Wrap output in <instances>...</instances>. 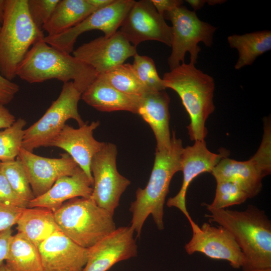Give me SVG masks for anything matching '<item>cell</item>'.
<instances>
[{"instance_id":"1","label":"cell","mask_w":271,"mask_h":271,"mask_svg":"<svg viewBox=\"0 0 271 271\" xmlns=\"http://www.w3.org/2000/svg\"><path fill=\"white\" fill-rule=\"evenodd\" d=\"M204 205L209 212L205 216L227 229L241 249L242 271H271V221L263 210L253 205L243 211Z\"/></svg>"},{"instance_id":"2","label":"cell","mask_w":271,"mask_h":271,"mask_svg":"<svg viewBox=\"0 0 271 271\" xmlns=\"http://www.w3.org/2000/svg\"><path fill=\"white\" fill-rule=\"evenodd\" d=\"M182 140L173 132L170 148L156 149L154 166L149 182L144 189L139 188L136 199L131 203V227L140 237L147 218L151 215L158 229H164V206L169 186L174 174L181 171V158L183 149Z\"/></svg>"},{"instance_id":"3","label":"cell","mask_w":271,"mask_h":271,"mask_svg":"<svg viewBox=\"0 0 271 271\" xmlns=\"http://www.w3.org/2000/svg\"><path fill=\"white\" fill-rule=\"evenodd\" d=\"M16 74L29 83L50 79H57L63 83L72 81L82 94L98 73L73 55L50 46L42 38L30 48L19 65Z\"/></svg>"},{"instance_id":"4","label":"cell","mask_w":271,"mask_h":271,"mask_svg":"<svg viewBox=\"0 0 271 271\" xmlns=\"http://www.w3.org/2000/svg\"><path fill=\"white\" fill-rule=\"evenodd\" d=\"M162 79L166 88L177 93L189 115L191 121L187 127L190 140L205 141L206 121L215 109L214 79L190 62L165 73Z\"/></svg>"},{"instance_id":"5","label":"cell","mask_w":271,"mask_h":271,"mask_svg":"<svg viewBox=\"0 0 271 271\" xmlns=\"http://www.w3.org/2000/svg\"><path fill=\"white\" fill-rule=\"evenodd\" d=\"M44 37L31 18L27 0H7L0 30V74L12 81L30 48Z\"/></svg>"},{"instance_id":"6","label":"cell","mask_w":271,"mask_h":271,"mask_svg":"<svg viewBox=\"0 0 271 271\" xmlns=\"http://www.w3.org/2000/svg\"><path fill=\"white\" fill-rule=\"evenodd\" d=\"M61 231L78 245L89 248L116 229L113 215L91 198H74L54 212Z\"/></svg>"},{"instance_id":"7","label":"cell","mask_w":271,"mask_h":271,"mask_svg":"<svg viewBox=\"0 0 271 271\" xmlns=\"http://www.w3.org/2000/svg\"><path fill=\"white\" fill-rule=\"evenodd\" d=\"M165 19L171 22V53L168 59L170 70L185 63L187 52L190 54V63L197 62L203 42L207 47L213 44V35L217 28L201 21L194 11L182 5L163 14Z\"/></svg>"},{"instance_id":"8","label":"cell","mask_w":271,"mask_h":271,"mask_svg":"<svg viewBox=\"0 0 271 271\" xmlns=\"http://www.w3.org/2000/svg\"><path fill=\"white\" fill-rule=\"evenodd\" d=\"M81 93L73 82L63 83L58 97L53 101L44 115L25 129L22 148L33 152L41 147H47L49 142L60 132L69 119H73L79 126L85 122L78 110Z\"/></svg>"},{"instance_id":"9","label":"cell","mask_w":271,"mask_h":271,"mask_svg":"<svg viewBox=\"0 0 271 271\" xmlns=\"http://www.w3.org/2000/svg\"><path fill=\"white\" fill-rule=\"evenodd\" d=\"M270 141V136L263 135L257 151L247 161L222 159L211 172L216 182L235 183L246 192L249 198L257 195L262 189V179L271 172Z\"/></svg>"},{"instance_id":"10","label":"cell","mask_w":271,"mask_h":271,"mask_svg":"<svg viewBox=\"0 0 271 271\" xmlns=\"http://www.w3.org/2000/svg\"><path fill=\"white\" fill-rule=\"evenodd\" d=\"M117 153L114 144L105 143L92 158L90 166L93 179L90 198L112 215L119 205L121 196L130 183L117 170Z\"/></svg>"},{"instance_id":"11","label":"cell","mask_w":271,"mask_h":271,"mask_svg":"<svg viewBox=\"0 0 271 271\" xmlns=\"http://www.w3.org/2000/svg\"><path fill=\"white\" fill-rule=\"evenodd\" d=\"M135 2L114 0L108 6L92 13L74 27L57 35L44 36L43 40L56 49L70 54L73 51L77 39L84 32L100 30L105 37H109L115 33Z\"/></svg>"},{"instance_id":"12","label":"cell","mask_w":271,"mask_h":271,"mask_svg":"<svg viewBox=\"0 0 271 271\" xmlns=\"http://www.w3.org/2000/svg\"><path fill=\"white\" fill-rule=\"evenodd\" d=\"M133 46L154 40L171 47L172 28L151 0L135 2L126 15L119 30Z\"/></svg>"},{"instance_id":"13","label":"cell","mask_w":271,"mask_h":271,"mask_svg":"<svg viewBox=\"0 0 271 271\" xmlns=\"http://www.w3.org/2000/svg\"><path fill=\"white\" fill-rule=\"evenodd\" d=\"M192 236L185 246L188 254L201 252L209 257L228 261L232 268L238 269L243 263V255L231 233L224 227L204 223L201 227L189 221Z\"/></svg>"},{"instance_id":"14","label":"cell","mask_w":271,"mask_h":271,"mask_svg":"<svg viewBox=\"0 0 271 271\" xmlns=\"http://www.w3.org/2000/svg\"><path fill=\"white\" fill-rule=\"evenodd\" d=\"M72 52L74 56L92 67L98 74L123 64L137 54L136 47L119 30L109 37L100 36L85 43Z\"/></svg>"},{"instance_id":"15","label":"cell","mask_w":271,"mask_h":271,"mask_svg":"<svg viewBox=\"0 0 271 271\" xmlns=\"http://www.w3.org/2000/svg\"><path fill=\"white\" fill-rule=\"evenodd\" d=\"M18 158L26 171L35 197L46 192L60 178L71 176L79 167L67 153L59 158L40 156L22 147Z\"/></svg>"},{"instance_id":"16","label":"cell","mask_w":271,"mask_h":271,"mask_svg":"<svg viewBox=\"0 0 271 271\" xmlns=\"http://www.w3.org/2000/svg\"><path fill=\"white\" fill-rule=\"evenodd\" d=\"M229 152L221 149L219 153L210 152L205 141H196L193 145L183 148L181 158V171L183 174L182 185L179 192L168 200L166 205L179 209L188 220H192L186 207L187 189L192 180L204 172H211L220 161L228 157Z\"/></svg>"},{"instance_id":"17","label":"cell","mask_w":271,"mask_h":271,"mask_svg":"<svg viewBox=\"0 0 271 271\" xmlns=\"http://www.w3.org/2000/svg\"><path fill=\"white\" fill-rule=\"evenodd\" d=\"M134 233L130 226H121L89 248L83 271H107L118 262L137 256Z\"/></svg>"},{"instance_id":"18","label":"cell","mask_w":271,"mask_h":271,"mask_svg":"<svg viewBox=\"0 0 271 271\" xmlns=\"http://www.w3.org/2000/svg\"><path fill=\"white\" fill-rule=\"evenodd\" d=\"M99 124V121H92L89 124L85 123L78 128H75L65 124L47 146L65 151L85 172L93 185L91 161L105 143L97 141L93 136V131Z\"/></svg>"},{"instance_id":"19","label":"cell","mask_w":271,"mask_h":271,"mask_svg":"<svg viewBox=\"0 0 271 271\" xmlns=\"http://www.w3.org/2000/svg\"><path fill=\"white\" fill-rule=\"evenodd\" d=\"M43 271H83L88 248L83 247L61 231L53 234L38 246Z\"/></svg>"},{"instance_id":"20","label":"cell","mask_w":271,"mask_h":271,"mask_svg":"<svg viewBox=\"0 0 271 271\" xmlns=\"http://www.w3.org/2000/svg\"><path fill=\"white\" fill-rule=\"evenodd\" d=\"M92 186L93 184L79 167L73 175L60 178L46 192L30 201L28 208H44L54 212L67 200L79 197L90 198Z\"/></svg>"},{"instance_id":"21","label":"cell","mask_w":271,"mask_h":271,"mask_svg":"<svg viewBox=\"0 0 271 271\" xmlns=\"http://www.w3.org/2000/svg\"><path fill=\"white\" fill-rule=\"evenodd\" d=\"M169 96L165 90L147 92L141 98L138 113L152 129L157 150L170 148L171 138L169 128Z\"/></svg>"},{"instance_id":"22","label":"cell","mask_w":271,"mask_h":271,"mask_svg":"<svg viewBox=\"0 0 271 271\" xmlns=\"http://www.w3.org/2000/svg\"><path fill=\"white\" fill-rule=\"evenodd\" d=\"M141 96L120 92L110 85L101 74H98L81 94V98L86 104L100 111L122 110L138 114Z\"/></svg>"},{"instance_id":"23","label":"cell","mask_w":271,"mask_h":271,"mask_svg":"<svg viewBox=\"0 0 271 271\" xmlns=\"http://www.w3.org/2000/svg\"><path fill=\"white\" fill-rule=\"evenodd\" d=\"M98 9L87 0H59L43 27L47 36L61 34L76 26Z\"/></svg>"},{"instance_id":"24","label":"cell","mask_w":271,"mask_h":271,"mask_svg":"<svg viewBox=\"0 0 271 271\" xmlns=\"http://www.w3.org/2000/svg\"><path fill=\"white\" fill-rule=\"evenodd\" d=\"M18 232L23 234L38 247L59 229L54 212L41 207L26 208L17 224Z\"/></svg>"},{"instance_id":"25","label":"cell","mask_w":271,"mask_h":271,"mask_svg":"<svg viewBox=\"0 0 271 271\" xmlns=\"http://www.w3.org/2000/svg\"><path fill=\"white\" fill-rule=\"evenodd\" d=\"M231 48H235L239 57L234 68L239 70L251 65L257 57L271 49V31L262 30L243 35L233 34L227 38Z\"/></svg>"},{"instance_id":"26","label":"cell","mask_w":271,"mask_h":271,"mask_svg":"<svg viewBox=\"0 0 271 271\" xmlns=\"http://www.w3.org/2000/svg\"><path fill=\"white\" fill-rule=\"evenodd\" d=\"M5 261L11 271H43L38 247L20 232L12 236Z\"/></svg>"},{"instance_id":"27","label":"cell","mask_w":271,"mask_h":271,"mask_svg":"<svg viewBox=\"0 0 271 271\" xmlns=\"http://www.w3.org/2000/svg\"><path fill=\"white\" fill-rule=\"evenodd\" d=\"M100 74L110 85L122 93L141 96L148 92L131 64H122Z\"/></svg>"},{"instance_id":"28","label":"cell","mask_w":271,"mask_h":271,"mask_svg":"<svg viewBox=\"0 0 271 271\" xmlns=\"http://www.w3.org/2000/svg\"><path fill=\"white\" fill-rule=\"evenodd\" d=\"M26 121L22 118L16 119L9 127L0 131V162L14 161L18 157L25 134Z\"/></svg>"},{"instance_id":"29","label":"cell","mask_w":271,"mask_h":271,"mask_svg":"<svg viewBox=\"0 0 271 271\" xmlns=\"http://www.w3.org/2000/svg\"><path fill=\"white\" fill-rule=\"evenodd\" d=\"M0 170L19 197L28 202L35 198L25 168L18 157L14 161L2 163Z\"/></svg>"},{"instance_id":"30","label":"cell","mask_w":271,"mask_h":271,"mask_svg":"<svg viewBox=\"0 0 271 271\" xmlns=\"http://www.w3.org/2000/svg\"><path fill=\"white\" fill-rule=\"evenodd\" d=\"M132 68L148 92L165 90L163 79L157 72L154 60L147 56H134Z\"/></svg>"},{"instance_id":"31","label":"cell","mask_w":271,"mask_h":271,"mask_svg":"<svg viewBox=\"0 0 271 271\" xmlns=\"http://www.w3.org/2000/svg\"><path fill=\"white\" fill-rule=\"evenodd\" d=\"M248 198L246 192L236 183L230 181L216 182L215 197L209 205L216 209H226L243 203Z\"/></svg>"},{"instance_id":"32","label":"cell","mask_w":271,"mask_h":271,"mask_svg":"<svg viewBox=\"0 0 271 271\" xmlns=\"http://www.w3.org/2000/svg\"><path fill=\"white\" fill-rule=\"evenodd\" d=\"M59 0H27L28 12L36 26L41 31L52 15Z\"/></svg>"},{"instance_id":"33","label":"cell","mask_w":271,"mask_h":271,"mask_svg":"<svg viewBox=\"0 0 271 271\" xmlns=\"http://www.w3.org/2000/svg\"><path fill=\"white\" fill-rule=\"evenodd\" d=\"M28 203L17 195L7 177L0 170V203L26 208L28 207Z\"/></svg>"},{"instance_id":"34","label":"cell","mask_w":271,"mask_h":271,"mask_svg":"<svg viewBox=\"0 0 271 271\" xmlns=\"http://www.w3.org/2000/svg\"><path fill=\"white\" fill-rule=\"evenodd\" d=\"M24 209L0 203V231L16 224Z\"/></svg>"},{"instance_id":"35","label":"cell","mask_w":271,"mask_h":271,"mask_svg":"<svg viewBox=\"0 0 271 271\" xmlns=\"http://www.w3.org/2000/svg\"><path fill=\"white\" fill-rule=\"evenodd\" d=\"M20 90L19 86L0 74V104L10 103Z\"/></svg>"},{"instance_id":"36","label":"cell","mask_w":271,"mask_h":271,"mask_svg":"<svg viewBox=\"0 0 271 271\" xmlns=\"http://www.w3.org/2000/svg\"><path fill=\"white\" fill-rule=\"evenodd\" d=\"M12 232L11 228L0 231V265L7 258Z\"/></svg>"},{"instance_id":"37","label":"cell","mask_w":271,"mask_h":271,"mask_svg":"<svg viewBox=\"0 0 271 271\" xmlns=\"http://www.w3.org/2000/svg\"><path fill=\"white\" fill-rule=\"evenodd\" d=\"M157 12L161 15L183 5L180 0H151Z\"/></svg>"},{"instance_id":"38","label":"cell","mask_w":271,"mask_h":271,"mask_svg":"<svg viewBox=\"0 0 271 271\" xmlns=\"http://www.w3.org/2000/svg\"><path fill=\"white\" fill-rule=\"evenodd\" d=\"M16 120V117L5 105L0 104V129L10 127Z\"/></svg>"},{"instance_id":"39","label":"cell","mask_w":271,"mask_h":271,"mask_svg":"<svg viewBox=\"0 0 271 271\" xmlns=\"http://www.w3.org/2000/svg\"><path fill=\"white\" fill-rule=\"evenodd\" d=\"M93 6L100 9L108 6L113 2L114 0H87Z\"/></svg>"},{"instance_id":"40","label":"cell","mask_w":271,"mask_h":271,"mask_svg":"<svg viewBox=\"0 0 271 271\" xmlns=\"http://www.w3.org/2000/svg\"><path fill=\"white\" fill-rule=\"evenodd\" d=\"M186 2L192 7L195 12L200 9L206 3V1L203 0H187Z\"/></svg>"},{"instance_id":"41","label":"cell","mask_w":271,"mask_h":271,"mask_svg":"<svg viewBox=\"0 0 271 271\" xmlns=\"http://www.w3.org/2000/svg\"><path fill=\"white\" fill-rule=\"evenodd\" d=\"M7 0H0V26H1L5 13Z\"/></svg>"},{"instance_id":"42","label":"cell","mask_w":271,"mask_h":271,"mask_svg":"<svg viewBox=\"0 0 271 271\" xmlns=\"http://www.w3.org/2000/svg\"><path fill=\"white\" fill-rule=\"evenodd\" d=\"M0 271H11L3 263L0 265Z\"/></svg>"},{"instance_id":"43","label":"cell","mask_w":271,"mask_h":271,"mask_svg":"<svg viewBox=\"0 0 271 271\" xmlns=\"http://www.w3.org/2000/svg\"><path fill=\"white\" fill-rule=\"evenodd\" d=\"M1 164H2V162H0V168H1Z\"/></svg>"},{"instance_id":"44","label":"cell","mask_w":271,"mask_h":271,"mask_svg":"<svg viewBox=\"0 0 271 271\" xmlns=\"http://www.w3.org/2000/svg\"><path fill=\"white\" fill-rule=\"evenodd\" d=\"M1 26H0V30H1Z\"/></svg>"}]
</instances>
